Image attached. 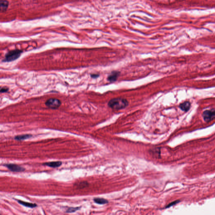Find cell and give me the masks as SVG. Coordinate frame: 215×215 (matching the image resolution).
<instances>
[{"mask_svg":"<svg viewBox=\"0 0 215 215\" xmlns=\"http://www.w3.org/2000/svg\"><path fill=\"white\" fill-rule=\"evenodd\" d=\"M177 203V201H174V202H172V203H170L167 206H166V208H169V207H170L172 206V205L175 204Z\"/></svg>","mask_w":215,"mask_h":215,"instance_id":"obj_17","label":"cell"},{"mask_svg":"<svg viewBox=\"0 0 215 215\" xmlns=\"http://www.w3.org/2000/svg\"><path fill=\"white\" fill-rule=\"evenodd\" d=\"M16 201H17V202L20 204L23 205V206H24L26 207H27V208H36L38 206L35 203H30L25 202V201H21V200H18V199H16Z\"/></svg>","mask_w":215,"mask_h":215,"instance_id":"obj_8","label":"cell"},{"mask_svg":"<svg viewBox=\"0 0 215 215\" xmlns=\"http://www.w3.org/2000/svg\"><path fill=\"white\" fill-rule=\"evenodd\" d=\"M76 188L79 189L85 188L87 187L89 185V184L87 181H80V182H77L74 185Z\"/></svg>","mask_w":215,"mask_h":215,"instance_id":"obj_11","label":"cell"},{"mask_svg":"<svg viewBox=\"0 0 215 215\" xmlns=\"http://www.w3.org/2000/svg\"><path fill=\"white\" fill-rule=\"evenodd\" d=\"M32 137V135H31V134H24L16 136L14 138L15 140L21 141V140H25L27 139H29Z\"/></svg>","mask_w":215,"mask_h":215,"instance_id":"obj_12","label":"cell"},{"mask_svg":"<svg viewBox=\"0 0 215 215\" xmlns=\"http://www.w3.org/2000/svg\"><path fill=\"white\" fill-rule=\"evenodd\" d=\"M80 207H70L68 208L67 210L66 211V213H73L76 211L77 210H79Z\"/></svg>","mask_w":215,"mask_h":215,"instance_id":"obj_14","label":"cell"},{"mask_svg":"<svg viewBox=\"0 0 215 215\" xmlns=\"http://www.w3.org/2000/svg\"><path fill=\"white\" fill-rule=\"evenodd\" d=\"M202 116L205 122H210L215 119V109L205 110Z\"/></svg>","mask_w":215,"mask_h":215,"instance_id":"obj_4","label":"cell"},{"mask_svg":"<svg viewBox=\"0 0 215 215\" xmlns=\"http://www.w3.org/2000/svg\"><path fill=\"white\" fill-rule=\"evenodd\" d=\"M62 102L60 100L56 98H51L46 100L45 105L46 106L52 109H56L60 106Z\"/></svg>","mask_w":215,"mask_h":215,"instance_id":"obj_3","label":"cell"},{"mask_svg":"<svg viewBox=\"0 0 215 215\" xmlns=\"http://www.w3.org/2000/svg\"><path fill=\"white\" fill-rule=\"evenodd\" d=\"M9 5V1H1L0 2V9L1 12L6 11Z\"/></svg>","mask_w":215,"mask_h":215,"instance_id":"obj_10","label":"cell"},{"mask_svg":"<svg viewBox=\"0 0 215 215\" xmlns=\"http://www.w3.org/2000/svg\"><path fill=\"white\" fill-rule=\"evenodd\" d=\"M62 161H53V162H47L43 163L42 165L44 166H47L51 168H56L62 166Z\"/></svg>","mask_w":215,"mask_h":215,"instance_id":"obj_6","label":"cell"},{"mask_svg":"<svg viewBox=\"0 0 215 215\" xmlns=\"http://www.w3.org/2000/svg\"><path fill=\"white\" fill-rule=\"evenodd\" d=\"M9 90V88L8 87H1V88L0 92L1 93H7V92H8Z\"/></svg>","mask_w":215,"mask_h":215,"instance_id":"obj_15","label":"cell"},{"mask_svg":"<svg viewBox=\"0 0 215 215\" xmlns=\"http://www.w3.org/2000/svg\"><path fill=\"white\" fill-rule=\"evenodd\" d=\"M95 203L98 204L104 205L109 203V201L107 199L102 198H95L93 199Z\"/></svg>","mask_w":215,"mask_h":215,"instance_id":"obj_13","label":"cell"},{"mask_svg":"<svg viewBox=\"0 0 215 215\" xmlns=\"http://www.w3.org/2000/svg\"><path fill=\"white\" fill-rule=\"evenodd\" d=\"M129 104L126 99L122 98H116L110 100L108 105L111 108L114 110H120L125 109Z\"/></svg>","mask_w":215,"mask_h":215,"instance_id":"obj_1","label":"cell"},{"mask_svg":"<svg viewBox=\"0 0 215 215\" xmlns=\"http://www.w3.org/2000/svg\"><path fill=\"white\" fill-rule=\"evenodd\" d=\"M90 76L92 78L96 79L99 77V75L98 74H91Z\"/></svg>","mask_w":215,"mask_h":215,"instance_id":"obj_16","label":"cell"},{"mask_svg":"<svg viewBox=\"0 0 215 215\" xmlns=\"http://www.w3.org/2000/svg\"><path fill=\"white\" fill-rule=\"evenodd\" d=\"M22 53L23 51L18 49L9 51L5 55V58L3 60V62H9L15 60L20 56Z\"/></svg>","mask_w":215,"mask_h":215,"instance_id":"obj_2","label":"cell"},{"mask_svg":"<svg viewBox=\"0 0 215 215\" xmlns=\"http://www.w3.org/2000/svg\"><path fill=\"white\" fill-rule=\"evenodd\" d=\"M4 166L6 167L8 169L12 172H24L25 171V168L21 166H19L18 165L9 163V164H5L4 165Z\"/></svg>","mask_w":215,"mask_h":215,"instance_id":"obj_5","label":"cell"},{"mask_svg":"<svg viewBox=\"0 0 215 215\" xmlns=\"http://www.w3.org/2000/svg\"><path fill=\"white\" fill-rule=\"evenodd\" d=\"M179 107L183 111H185L186 112L188 111L191 107V103L190 102L186 101L184 103L180 104Z\"/></svg>","mask_w":215,"mask_h":215,"instance_id":"obj_9","label":"cell"},{"mask_svg":"<svg viewBox=\"0 0 215 215\" xmlns=\"http://www.w3.org/2000/svg\"><path fill=\"white\" fill-rule=\"evenodd\" d=\"M119 71H113L107 77V80L110 82H114L116 81L119 75Z\"/></svg>","mask_w":215,"mask_h":215,"instance_id":"obj_7","label":"cell"}]
</instances>
